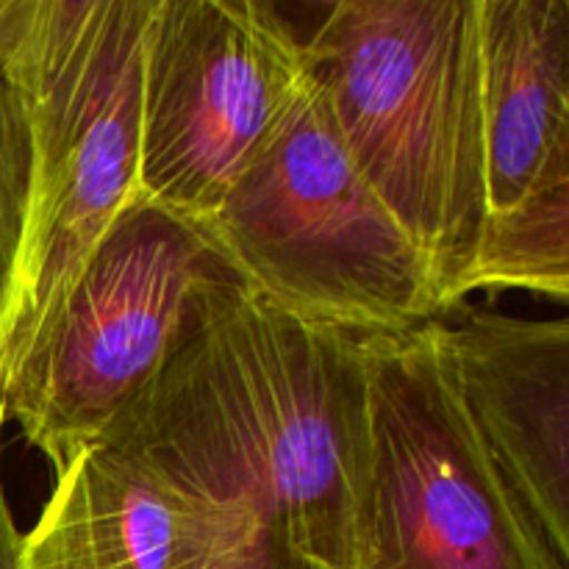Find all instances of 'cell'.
<instances>
[{"mask_svg":"<svg viewBox=\"0 0 569 569\" xmlns=\"http://www.w3.org/2000/svg\"><path fill=\"white\" fill-rule=\"evenodd\" d=\"M100 442L253 515L309 569H361L372 417L359 337L242 292Z\"/></svg>","mask_w":569,"mask_h":569,"instance_id":"cell-1","label":"cell"},{"mask_svg":"<svg viewBox=\"0 0 569 569\" xmlns=\"http://www.w3.org/2000/svg\"><path fill=\"white\" fill-rule=\"evenodd\" d=\"M153 6L0 0V78L28 128L26 226L0 322V403L100 239L139 200Z\"/></svg>","mask_w":569,"mask_h":569,"instance_id":"cell-2","label":"cell"},{"mask_svg":"<svg viewBox=\"0 0 569 569\" xmlns=\"http://www.w3.org/2000/svg\"><path fill=\"white\" fill-rule=\"evenodd\" d=\"M303 59L350 159L453 309L487 222L478 0H339Z\"/></svg>","mask_w":569,"mask_h":569,"instance_id":"cell-3","label":"cell"},{"mask_svg":"<svg viewBox=\"0 0 569 569\" xmlns=\"http://www.w3.org/2000/svg\"><path fill=\"white\" fill-rule=\"evenodd\" d=\"M200 231L248 292L311 326L395 337L445 311L431 264L353 164L309 72Z\"/></svg>","mask_w":569,"mask_h":569,"instance_id":"cell-4","label":"cell"},{"mask_svg":"<svg viewBox=\"0 0 569 569\" xmlns=\"http://www.w3.org/2000/svg\"><path fill=\"white\" fill-rule=\"evenodd\" d=\"M248 292L203 231L139 198L109 228L3 395L56 478L172 356Z\"/></svg>","mask_w":569,"mask_h":569,"instance_id":"cell-5","label":"cell"},{"mask_svg":"<svg viewBox=\"0 0 569 569\" xmlns=\"http://www.w3.org/2000/svg\"><path fill=\"white\" fill-rule=\"evenodd\" d=\"M437 322L361 337L372 417L361 569H569L489 461Z\"/></svg>","mask_w":569,"mask_h":569,"instance_id":"cell-6","label":"cell"},{"mask_svg":"<svg viewBox=\"0 0 569 569\" xmlns=\"http://www.w3.org/2000/svg\"><path fill=\"white\" fill-rule=\"evenodd\" d=\"M306 76L303 39L256 0H156L139 198L203 228Z\"/></svg>","mask_w":569,"mask_h":569,"instance_id":"cell-7","label":"cell"},{"mask_svg":"<svg viewBox=\"0 0 569 569\" xmlns=\"http://www.w3.org/2000/svg\"><path fill=\"white\" fill-rule=\"evenodd\" d=\"M20 569H309L253 515L98 442L53 483Z\"/></svg>","mask_w":569,"mask_h":569,"instance_id":"cell-8","label":"cell"},{"mask_svg":"<svg viewBox=\"0 0 569 569\" xmlns=\"http://www.w3.org/2000/svg\"><path fill=\"white\" fill-rule=\"evenodd\" d=\"M456 395L498 476L569 567V326L472 311L439 317Z\"/></svg>","mask_w":569,"mask_h":569,"instance_id":"cell-9","label":"cell"},{"mask_svg":"<svg viewBox=\"0 0 569 569\" xmlns=\"http://www.w3.org/2000/svg\"><path fill=\"white\" fill-rule=\"evenodd\" d=\"M487 214L569 181V0H478Z\"/></svg>","mask_w":569,"mask_h":569,"instance_id":"cell-10","label":"cell"},{"mask_svg":"<svg viewBox=\"0 0 569 569\" xmlns=\"http://www.w3.org/2000/svg\"><path fill=\"white\" fill-rule=\"evenodd\" d=\"M476 289H526L567 303L569 181L531 194L515 209L487 214L465 295Z\"/></svg>","mask_w":569,"mask_h":569,"instance_id":"cell-11","label":"cell"},{"mask_svg":"<svg viewBox=\"0 0 569 569\" xmlns=\"http://www.w3.org/2000/svg\"><path fill=\"white\" fill-rule=\"evenodd\" d=\"M28 200V128L14 89L0 78V322L9 306ZM0 417L6 409L0 403Z\"/></svg>","mask_w":569,"mask_h":569,"instance_id":"cell-12","label":"cell"},{"mask_svg":"<svg viewBox=\"0 0 569 569\" xmlns=\"http://www.w3.org/2000/svg\"><path fill=\"white\" fill-rule=\"evenodd\" d=\"M20 531H17L11 511L0 489V569H20Z\"/></svg>","mask_w":569,"mask_h":569,"instance_id":"cell-13","label":"cell"},{"mask_svg":"<svg viewBox=\"0 0 569 569\" xmlns=\"http://www.w3.org/2000/svg\"><path fill=\"white\" fill-rule=\"evenodd\" d=\"M0 426H3V417H0Z\"/></svg>","mask_w":569,"mask_h":569,"instance_id":"cell-14","label":"cell"}]
</instances>
